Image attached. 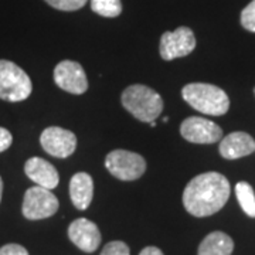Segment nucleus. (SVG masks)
I'll return each mask as SVG.
<instances>
[{"instance_id": "1", "label": "nucleus", "mask_w": 255, "mask_h": 255, "mask_svg": "<svg viewBox=\"0 0 255 255\" xmlns=\"http://www.w3.org/2000/svg\"><path fill=\"white\" fill-rule=\"evenodd\" d=\"M230 182L217 172L193 177L183 191V206L194 217H209L226 206L230 199Z\"/></svg>"}, {"instance_id": "2", "label": "nucleus", "mask_w": 255, "mask_h": 255, "mask_svg": "<svg viewBox=\"0 0 255 255\" xmlns=\"http://www.w3.org/2000/svg\"><path fill=\"white\" fill-rule=\"evenodd\" d=\"M182 95L193 110L211 117H221L230 108L227 94L213 84L191 82L183 87Z\"/></svg>"}, {"instance_id": "3", "label": "nucleus", "mask_w": 255, "mask_h": 255, "mask_svg": "<svg viewBox=\"0 0 255 255\" xmlns=\"http://www.w3.org/2000/svg\"><path fill=\"white\" fill-rule=\"evenodd\" d=\"M122 105L140 122L150 124L163 112V100L157 92L142 84L129 85L122 92Z\"/></svg>"}, {"instance_id": "4", "label": "nucleus", "mask_w": 255, "mask_h": 255, "mask_svg": "<svg viewBox=\"0 0 255 255\" xmlns=\"http://www.w3.org/2000/svg\"><path fill=\"white\" fill-rule=\"evenodd\" d=\"M33 91L31 80L23 68L9 60H0V100L20 102Z\"/></svg>"}, {"instance_id": "5", "label": "nucleus", "mask_w": 255, "mask_h": 255, "mask_svg": "<svg viewBox=\"0 0 255 255\" xmlns=\"http://www.w3.org/2000/svg\"><path fill=\"white\" fill-rule=\"evenodd\" d=\"M105 166L108 172L119 180L132 182L143 176L146 170V160L139 153L117 149L107 155Z\"/></svg>"}, {"instance_id": "6", "label": "nucleus", "mask_w": 255, "mask_h": 255, "mask_svg": "<svg viewBox=\"0 0 255 255\" xmlns=\"http://www.w3.org/2000/svg\"><path fill=\"white\" fill-rule=\"evenodd\" d=\"M60 207L54 193L41 186L30 187L23 199V216L27 220H43L54 216Z\"/></svg>"}, {"instance_id": "7", "label": "nucleus", "mask_w": 255, "mask_h": 255, "mask_svg": "<svg viewBox=\"0 0 255 255\" xmlns=\"http://www.w3.org/2000/svg\"><path fill=\"white\" fill-rule=\"evenodd\" d=\"M196 48V37L189 27H179L174 31H164L160 38V57L164 61H172L189 55Z\"/></svg>"}, {"instance_id": "8", "label": "nucleus", "mask_w": 255, "mask_h": 255, "mask_svg": "<svg viewBox=\"0 0 255 255\" xmlns=\"http://www.w3.org/2000/svg\"><path fill=\"white\" fill-rule=\"evenodd\" d=\"M54 81L58 88L74 95H81L88 90L87 74L81 64L71 60H64L55 65Z\"/></svg>"}, {"instance_id": "9", "label": "nucleus", "mask_w": 255, "mask_h": 255, "mask_svg": "<svg viewBox=\"0 0 255 255\" xmlns=\"http://www.w3.org/2000/svg\"><path fill=\"white\" fill-rule=\"evenodd\" d=\"M182 136L191 143H216L221 140L223 129L210 119L201 117H190L186 118L180 125Z\"/></svg>"}, {"instance_id": "10", "label": "nucleus", "mask_w": 255, "mask_h": 255, "mask_svg": "<svg viewBox=\"0 0 255 255\" xmlns=\"http://www.w3.org/2000/svg\"><path fill=\"white\" fill-rule=\"evenodd\" d=\"M40 143L48 155L54 157H68L77 149V136L71 130L60 127L46 128L40 136Z\"/></svg>"}, {"instance_id": "11", "label": "nucleus", "mask_w": 255, "mask_h": 255, "mask_svg": "<svg viewBox=\"0 0 255 255\" xmlns=\"http://www.w3.org/2000/svg\"><path fill=\"white\" fill-rule=\"evenodd\" d=\"M68 237L85 253H94L101 244L100 228L88 219L74 220L68 227Z\"/></svg>"}, {"instance_id": "12", "label": "nucleus", "mask_w": 255, "mask_h": 255, "mask_svg": "<svg viewBox=\"0 0 255 255\" xmlns=\"http://www.w3.org/2000/svg\"><path fill=\"white\" fill-rule=\"evenodd\" d=\"M24 172L28 176V179L33 180L37 186H41L48 190L55 189L60 182L57 169L43 157H37V156L30 157L24 164Z\"/></svg>"}, {"instance_id": "13", "label": "nucleus", "mask_w": 255, "mask_h": 255, "mask_svg": "<svg viewBox=\"0 0 255 255\" xmlns=\"http://www.w3.org/2000/svg\"><path fill=\"white\" fill-rule=\"evenodd\" d=\"M255 152V140L246 132H233L220 142V155L227 160H236Z\"/></svg>"}, {"instance_id": "14", "label": "nucleus", "mask_w": 255, "mask_h": 255, "mask_svg": "<svg viewBox=\"0 0 255 255\" xmlns=\"http://www.w3.org/2000/svg\"><path fill=\"white\" fill-rule=\"evenodd\" d=\"M70 196L78 210H87L94 197V180L88 173H75L70 180Z\"/></svg>"}, {"instance_id": "15", "label": "nucleus", "mask_w": 255, "mask_h": 255, "mask_svg": "<svg viewBox=\"0 0 255 255\" xmlns=\"http://www.w3.org/2000/svg\"><path fill=\"white\" fill-rule=\"evenodd\" d=\"M234 251V241L226 233L214 231L201 241L197 255H231Z\"/></svg>"}, {"instance_id": "16", "label": "nucleus", "mask_w": 255, "mask_h": 255, "mask_svg": "<svg viewBox=\"0 0 255 255\" xmlns=\"http://www.w3.org/2000/svg\"><path fill=\"white\" fill-rule=\"evenodd\" d=\"M237 200L248 217H255V193L251 184L247 182H240L236 184Z\"/></svg>"}, {"instance_id": "17", "label": "nucleus", "mask_w": 255, "mask_h": 255, "mask_svg": "<svg viewBox=\"0 0 255 255\" xmlns=\"http://www.w3.org/2000/svg\"><path fill=\"white\" fill-rule=\"evenodd\" d=\"M91 9L102 17L114 18L122 13V3L121 0H91Z\"/></svg>"}, {"instance_id": "18", "label": "nucleus", "mask_w": 255, "mask_h": 255, "mask_svg": "<svg viewBox=\"0 0 255 255\" xmlns=\"http://www.w3.org/2000/svg\"><path fill=\"white\" fill-rule=\"evenodd\" d=\"M44 1L57 10L74 11V10H80L84 7L88 0H44Z\"/></svg>"}, {"instance_id": "19", "label": "nucleus", "mask_w": 255, "mask_h": 255, "mask_svg": "<svg viewBox=\"0 0 255 255\" xmlns=\"http://www.w3.org/2000/svg\"><path fill=\"white\" fill-rule=\"evenodd\" d=\"M241 26L248 31L255 33V0L247 4L241 11Z\"/></svg>"}, {"instance_id": "20", "label": "nucleus", "mask_w": 255, "mask_h": 255, "mask_svg": "<svg viewBox=\"0 0 255 255\" xmlns=\"http://www.w3.org/2000/svg\"><path fill=\"white\" fill-rule=\"evenodd\" d=\"M101 255H130V251L124 241H111L104 247Z\"/></svg>"}, {"instance_id": "21", "label": "nucleus", "mask_w": 255, "mask_h": 255, "mask_svg": "<svg viewBox=\"0 0 255 255\" xmlns=\"http://www.w3.org/2000/svg\"><path fill=\"white\" fill-rule=\"evenodd\" d=\"M0 255H28V251L20 244H6L0 248Z\"/></svg>"}, {"instance_id": "22", "label": "nucleus", "mask_w": 255, "mask_h": 255, "mask_svg": "<svg viewBox=\"0 0 255 255\" xmlns=\"http://www.w3.org/2000/svg\"><path fill=\"white\" fill-rule=\"evenodd\" d=\"M13 142V136L6 128H0V153L7 150Z\"/></svg>"}, {"instance_id": "23", "label": "nucleus", "mask_w": 255, "mask_h": 255, "mask_svg": "<svg viewBox=\"0 0 255 255\" xmlns=\"http://www.w3.org/2000/svg\"><path fill=\"white\" fill-rule=\"evenodd\" d=\"M139 255H163L162 250H159L157 247H146L140 251Z\"/></svg>"}, {"instance_id": "24", "label": "nucleus", "mask_w": 255, "mask_h": 255, "mask_svg": "<svg viewBox=\"0 0 255 255\" xmlns=\"http://www.w3.org/2000/svg\"><path fill=\"white\" fill-rule=\"evenodd\" d=\"M1 196H3V180L0 177V201H1Z\"/></svg>"}, {"instance_id": "25", "label": "nucleus", "mask_w": 255, "mask_h": 255, "mask_svg": "<svg viewBox=\"0 0 255 255\" xmlns=\"http://www.w3.org/2000/svg\"><path fill=\"white\" fill-rule=\"evenodd\" d=\"M254 92H255V90H254Z\"/></svg>"}]
</instances>
